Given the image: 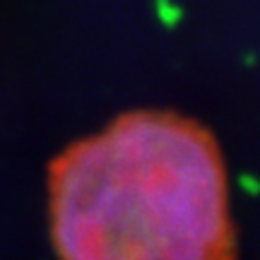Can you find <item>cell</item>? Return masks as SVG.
Masks as SVG:
<instances>
[{"label":"cell","mask_w":260,"mask_h":260,"mask_svg":"<svg viewBox=\"0 0 260 260\" xmlns=\"http://www.w3.org/2000/svg\"><path fill=\"white\" fill-rule=\"evenodd\" d=\"M48 200L58 260H234L224 159L178 113H125L70 145Z\"/></svg>","instance_id":"6da1fadb"}]
</instances>
